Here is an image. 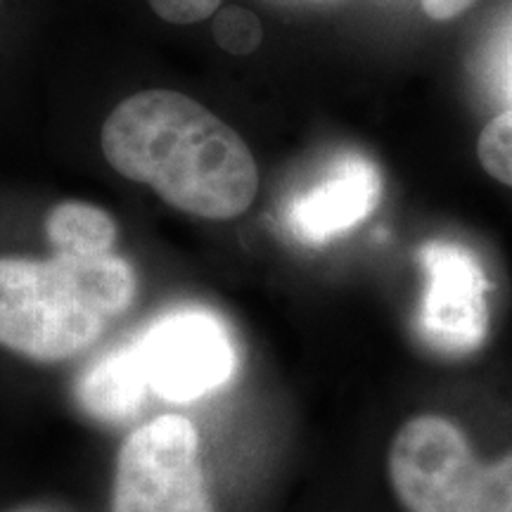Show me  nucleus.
<instances>
[{
	"label": "nucleus",
	"instance_id": "f257e3e1",
	"mask_svg": "<svg viewBox=\"0 0 512 512\" xmlns=\"http://www.w3.org/2000/svg\"><path fill=\"white\" fill-rule=\"evenodd\" d=\"M102 152L121 176L200 219H235L259 190L256 162L238 131L178 91L119 102L102 126Z\"/></svg>",
	"mask_w": 512,
	"mask_h": 512
},
{
	"label": "nucleus",
	"instance_id": "f03ea898",
	"mask_svg": "<svg viewBox=\"0 0 512 512\" xmlns=\"http://www.w3.org/2000/svg\"><path fill=\"white\" fill-rule=\"evenodd\" d=\"M138 280L119 254L0 256V347L41 363L88 349L131 306Z\"/></svg>",
	"mask_w": 512,
	"mask_h": 512
},
{
	"label": "nucleus",
	"instance_id": "7ed1b4c3",
	"mask_svg": "<svg viewBox=\"0 0 512 512\" xmlns=\"http://www.w3.org/2000/svg\"><path fill=\"white\" fill-rule=\"evenodd\" d=\"M389 482L408 512H512V453L482 463L441 415H418L396 432Z\"/></svg>",
	"mask_w": 512,
	"mask_h": 512
},
{
	"label": "nucleus",
	"instance_id": "20e7f679",
	"mask_svg": "<svg viewBox=\"0 0 512 512\" xmlns=\"http://www.w3.org/2000/svg\"><path fill=\"white\" fill-rule=\"evenodd\" d=\"M112 512H214L190 420L162 415L121 444Z\"/></svg>",
	"mask_w": 512,
	"mask_h": 512
},
{
	"label": "nucleus",
	"instance_id": "39448f33",
	"mask_svg": "<svg viewBox=\"0 0 512 512\" xmlns=\"http://www.w3.org/2000/svg\"><path fill=\"white\" fill-rule=\"evenodd\" d=\"M136 342L150 392L174 403L202 399L238 373V349L226 323L204 309L157 318Z\"/></svg>",
	"mask_w": 512,
	"mask_h": 512
},
{
	"label": "nucleus",
	"instance_id": "423d86ee",
	"mask_svg": "<svg viewBox=\"0 0 512 512\" xmlns=\"http://www.w3.org/2000/svg\"><path fill=\"white\" fill-rule=\"evenodd\" d=\"M427 292L420 311V332L434 351L465 356L489 335V280L475 254L451 242H430L420 249Z\"/></svg>",
	"mask_w": 512,
	"mask_h": 512
},
{
	"label": "nucleus",
	"instance_id": "0eeeda50",
	"mask_svg": "<svg viewBox=\"0 0 512 512\" xmlns=\"http://www.w3.org/2000/svg\"><path fill=\"white\" fill-rule=\"evenodd\" d=\"M380 174L361 155H347L311 190L294 197L287 226L304 245H325L366 221L380 202Z\"/></svg>",
	"mask_w": 512,
	"mask_h": 512
},
{
	"label": "nucleus",
	"instance_id": "6e6552de",
	"mask_svg": "<svg viewBox=\"0 0 512 512\" xmlns=\"http://www.w3.org/2000/svg\"><path fill=\"white\" fill-rule=\"evenodd\" d=\"M150 394L136 342L121 344L100 358L79 382V401L100 420H126L136 415Z\"/></svg>",
	"mask_w": 512,
	"mask_h": 512
},
{
	"label": "nucleus",
	"instance_id": "1a4fd4ad",
	"mask_svg": "<svg viewBox=\"0 0 512 512\" xmlns=\"http://www.w3.org/2000/svg\"><path fill=\"white\" fill-rule=\"evenodd\" d=\"M46 235L53 252L107 254L114 252L117 223L95 204L69 200L57 204L48 214Z\"/></svg>",
	"mask_w": 512,
	"mask_h": 512
},
{
	"label": "nucleus",
	"instance_id": "9d476101",
	"mask_svg": "<svg viewBox=\"0 0 512 512\" xmlns=\"http://www.w3.org/2000/svg\"><path fill=\"white\" fill-rule=\"evenodd\" d=\"M477 157L486 174L512 188V110L501 112L484 126L477 140Z\"/></svg>",
	"mask_w": 512,
	"mask_h": 512
},
{
	"label": "nucleus",
	"instance_id": "9b49d317",
	"mask_svg": "<svg viewBox=\"0 0 512 512\" xmlns=\"http://www.w3.org/2000/svg\"><path fill=\"white\" fill-rule=\"evenodd\" d=\"M216 43L233 55H249L261 43V22L252 10L230 5L214 17Z\"/></svg>",
	"mask_w": 512,
	"mask_h": 512
},
{
	"label": "nucleus",
	"instance_id": "f8f14e48",
	"mask_svg": "<svg viewBox=\"0 0 512 512\" xmlns=\"http://www.w3.org/2000/svg\"><path fill=\"white\" fill-rule=\"evenodd\" d=\"M164 22L195 24L214 15L221 0H147Z\"/></svg>",
	"mask_w": 512,
	"mask_h": 512
},
{
	"label": "nucleus",
	"instance_id": "ddd939ff",
	"mask_svg": "<svg viewBox=\"0 0 512 512\" xmlns=\"http://www.w3.org/2000/svg\"><path fill=\"white\" fill-rule=\"evenodd\" d=\"M475 0H422V10L427 17L437 19V22H448V19H456L470 8Z\"/></svg>",
	"mask_w": 512,
	"mask_h": 512
}]
</instances>
